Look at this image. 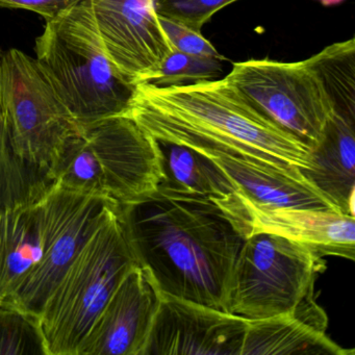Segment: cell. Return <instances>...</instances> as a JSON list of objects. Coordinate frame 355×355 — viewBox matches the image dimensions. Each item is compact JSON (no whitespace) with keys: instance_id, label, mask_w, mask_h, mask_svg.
<instances>
[{"instance_id":"cell-1","label":"cell","mask_w":355,"mask_h":355,"mask_svg":"<svg viewBox=\"0 0 355 355\" xmlns=\"http://www.w3.org/2000/svg\"><path fill=\"white\" fill-rule=\"evenodd\" d=\"M119 217L137 263L162 294L227 313L245 239L216 201L159 186L140 200L119 205Z\"/></svg>"},{"instance_id":"cell-2","label":"cell","mask_w":355,"mask_h":355,"mask_svg":"<svg viewBox=\"0 0 355 355\" xmlns=\"http://www.w3.org/2000/svg\"><path fill=\"white\" fill-rule=\"evenodd\" d=\"M126 116L155 140L241 157L309 182L302 172L311 168L309 149L259 115L225 78L140 83Z\"/></svg>"},{"instance_id":"cell-3","label":"cell","mask_w":355,"mask_h":355,"mask_svg":"<svg viewBox=\"0 0 355 355\" xmlns=\"http://www.w3.org/2000/svg\"><path fill=\"white\" fill-rule=\"evenodd\" d=\"M36 61L82 128L126 116L137 87L112 61L86 0L46 21Z\"/></svg>"},{"instance_id":"cell-4","label":"cell","mask_w":355,"mask_h":355,"mask_svg":"<svg viewBox=\"0 0 355 355\" xmlns=\"http://www.w3.org/2000/svg\"><path fill=\"white\" fill-rule=\"evenodd\" d=\"M53 178L58 188L128 205L159 187V147L132 118H107L70 141Z\"/></svg>"},{"instance_id":"cell-5","label":"cell","mask_w":355,"mask_h":355,"mask_svg":"<svg viewBox=\"0 0 355 355\" xmlns=\"http://www.w3.org/2000/svg\"><path fill=\"white\" fill-rule=\"evenodd\" d=\"M138 265L118 211L91 236L38 320L47 355H78L124 276Z\"/></svg>"},{"instance_id":"cell-6","label":"cell","mask_w":355,"mask_h":355,"mask_svg":"<svg viewBox=\"0 0 355 355\" xmlns=\"http://www.w3.org/2000/svg\"><path fill=\"white\" fill-rule=\"evenodd\" d=\"M0 93L14 153L53 182V171L62 155L70 141L83 132L82 126L36 59L24 51L3 53Z\"/></svg>"},{"instance_id":"cell-7","label":"cell","mask_w":355,"mask_h":355,"mask_svg":"<svg viewBox=\"0 0 355 355\" xmlns=\"http://www.w3.org/2000/svg\"><path fill=\"white\" fill-rule=\"evenodd\" d=\"M323 257L302 243L269 232L245 238L234 263L227 313L261 320L292 313L313 298Z\"/></svg>"},{"instance_id":"cell-8","label":"cell","mask_w":355,"mask_h":355,"mask_svg":"<svg viewBox=\"0 0 355 355\" xmlns=\"http://www.w3.org/2000/svg\"><path fill=\"white\" fill-rule=\"evenodd\" d=\"M226 80L266 120L304 144H319L331 103L305 61L249 60L232 65Z\"/></svg>"},{"instance_id":"cell-9","label":"cell","mask_w":355,"mask_h":355,"mask_svg":"<svg viewBox=\"0 0 355 355\" xmlns=\"http://www.w3.org/2000/svg\"><path fill=\"white\" fill-rule=\"evenodd\" d=\"M51 230L34 271L7 303L38 322L66 272L96 230L119 205L109 199L80 194L53 187L47 195Z\"/></svg>"},{"instance_id":"cell-10","label":"cell","mask_w":355,"mask_h":355,"mask_svg":"<svg viewBox=\"0 0 355 355\" xmlns=\"http://www.w3.org/2000/svg\"><path fill=\"white\" fill-rule=\"evenodd\" d=\"M107 55L135 84L148 83L173 49L155 0H86Z\"/></svg>"},{"instance_id":"cell-11","label":"cell","mask_w":355,"mask_h":355,"mask_svg":"<svg viewBox=\"0 0 355 355\" xmlns=\"http://www.w3.org/2000/svg\"><path fill=\"white\" fill-rule=\"evenodd\" d=\"M216 202L244 239L269 232L302 243L323 257L354 261V217L327 209L266 207L239 192Z\"/></svg>"},{"instance_id":"cell-12","label":"cell","mask_w":355,"mask_h":355,"mask_svg":"<svg viewBox=\"0 0 355 355\" xmlns=\"http://www.w3.org/2000/svg\"><path fill=\"white\" fill-rule=\"evenodd\" d=\"M247 320L162 294L143 355H241Z\"/></svg>"},{"instance_id":"cell-13","label":"cell","mask_w":355,"mask_h":355,"mask_svg":"<svg viewBox=\"0 0 355 355\" xmlns=\"http://www.w3.org/2000/svg\"><path fill=\"white\" fill-rule=\"evenodd\" d=\"M161 298L148 272L132 267L93 324L78 355H143Z\"/></svg>"},{"instance_id":"cell-14","label":"cell","mask_w":355,"mask_h":355,"mask_svg":"<svg viewBox=\"0 0 355 355\" xmlns=\"http://www.w3.org/2000/svg\"><path fill=\"white\" fill-rule=\"evenodd\" d=\"M327 317L309 299L292 313L261 320H247L241 355H348L326 336Z\"/></svg>"},{"instance_id":"cell-15","label":"cell","mask_w":355,"mask_h":355,"mask_svg":"<svg viewBox=\"0 0 355 355\" xmlns=\"http://www.w3.org/2000/svg\"><path fill=\"white\" fill-rule=\"evenodd\" d=\"M46 197L34 205L0 211L1 305L9 302L42 259L51 230Z\"/></svg>"},{"instance_id":"cell-16","label":"cell","mask_w":355,"mask_h":355,"mask_svg":"<svg viewBox=\"0 0 355 355\" xmlns=\"http://www.w3.org/2000/svg\"><path fill=\"white\" fill-rule=\"evenodd\" d=\"M302 174L338 213L354 217L355 123L332 112Z\"/></svg>"},{"instance_id":"cell-17","label":"cell","mask_w":355,"mask_h":355,"mask_svg":"<svg viewBox=\"0 0 355 355\" xmlns=\"http://www.w3.org/2000/svg\"><path fill=\"white\" fill-rule=\"evenodd\" d=\"M203 155L213 159L227 174L236 187V192L257 205L338 211L309 182L296 180L274 168L241 157L217 153Z\"/></svg>"},{"instance_id":"cell-18","label":"cell","mask_w":355,"mask_h":355,"mask_svg":"<svg viewBox=\"0 0 355 355\" xmlns=\"http://www.w3.org/2000/svg\"><path fill=\"white\" fill-rule=\"evenodd\" d=\"M155 141L161 162L159 186L202 195L215 201L227 198L236 192L227 174L207 155L186 145Z\"/></svg>"},{"instance_id":"cell-19","label":"cell","mask_w":355,"mask_h":355,"mask_svg":"<svg viewBox=\"0 0 355 355\" xmlns=\"http://www.w3.org/2000/svg\"><path fill=\"white\" fill-rule=\"evenodd\" d=\"M3 51L0 49V60ZM53 182L14 153L6 130L0 93V211L34 205L53 189Z\"/></svg>"},{"instance_id":"cell-20","label":"cell","mask_w":355,"mask_h":355,"mask_svg":"<svg viewBox=\"0 0 355 355\" xmlns=\"http://www.w3.org/2000/svg\"><path fill=\"white\" fill-rule=\"evenodd\" d=\"M317 74L332 112L355 123V40L334 43L305 60Z\"/></svg>"},{"instance_id":"cell-21","label":"cell","mask_w":355,"mask_h":355,"mask_svg":"<svg viewBox=\"0 0 355 355\" xmlns=\"http://www.w3.org/2000/svg\"><path fill=\"white\" fill-rule=\"evenodd\" d=\"M0 355H47L38 322L0 304Z\"/></svg>"},{"instance_id":"cell-22","label":"cell","mask_w":355,"mask_h":355,"mask_svg":"<svg viewBox=\"0 0 355 355\" xmlns=\"http://www.w3.org/2000/svg\"><path fill=\"white\" fill-rule=\"evenodd\" d=\"M222 62L216 58L199 57L173 51L148 83L168 87L215 80L223 73Z\"/></svg>"},{"instance_id":"cell-23","label":"cell","mask_w":355,"mask_h":355,"mask_svg":"<svg viewBox=\"0 0 355 355\" xmlns=\"http://www.w3.org/2000/svg\"><path fill=\"white\" fill-rule=\"evenodd\" d=\"M236 1L239 0H155V7L159 17L200 32L214 14Z\"/></svg>"},{"instance_id":"cell-24","label":"cell","mask_w":355,"mask_h":355,"mask_svg":"<svg viewBox=\"0 0 355 355\" xmlns=\"http://www.w3.org/2000/svg\"><path fill=\"white\" fill-rule=\"evenodd\" d=\"M159 22L173 51L187 55L216 58L221 61H226V58L220 55L219 51L200 32H196L167 18L159 17Z\"/></svg>"},{"instance_id":"cell-25","label":"cell","mask_w":355,"mask_h":355,"mask_svg":"<svg viewBox=\"0 0 355 355\" xmlns=\"http://www.w3.org/2000/svg\"><path fill=\"white\" fill-rule=\"evenodd\" d=\"M80 1L83 0H0V7L28 10L51 21Z\"/></svg>"},{"instance_id":"cell-26","label":"cell","mask_w":355,"mask_h":355,"mask_svg":"<svg viewBox=\"0 0 355 355\" xmlns=\"http://www.w3.org/2000/svg\"><path fill=\"white\" fill-rule=\"evenodd\" d=\"M322 5L325 6V7H331V6L338 5V3H342L344 0H317Z\"/></svg>"}]
</instances>
